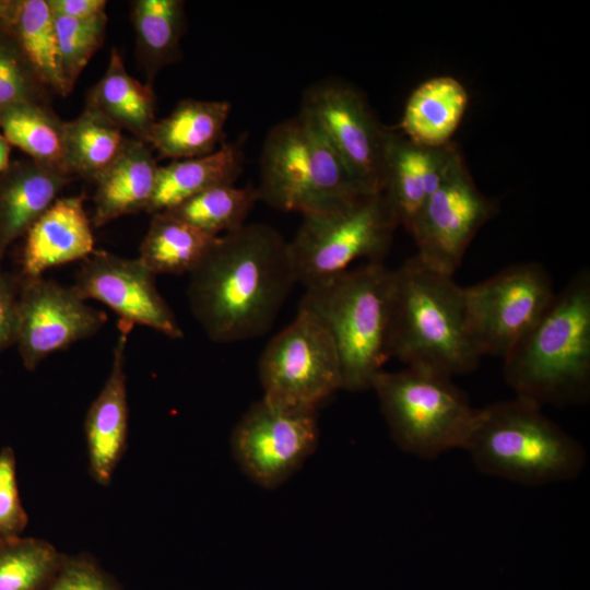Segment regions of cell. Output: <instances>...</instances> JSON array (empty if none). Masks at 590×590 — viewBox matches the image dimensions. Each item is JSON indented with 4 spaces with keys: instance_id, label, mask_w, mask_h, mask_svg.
<instances>
[{
    "instance_id": "cell-1",
    "label": "cell",
    "mask_w": 590,
    "mask_h": 590,
    "mask_svg": "<svg viewBox=\"0 0 590 590\" xmlns=\"http://www.w3.org/2000/svg\"><path fill=\"white\" fill-rule=\"evenodd\" d=\"M189 275L191 312L217 343L264 334L297 283L287 241L261 223L217 236Z\"/></svg>"
},
{
    "instance_id": "cell-2",
    "label": "cell",
    "mask_w": 590,
    "mask_h": 590,
    "mask_svg": "<svg viewBox=\"0 0 590 590\" xmlns=\"http://www.w3.org/2000/svg\"><path fill=\"white\" fill-rule=\"evenodd\" d=\"M517 398L540 408L585 402L590 390V272L580 270L504 357Z\"/></svg>"
},
{
    "instance_id": "cell-3",
    "label": "cell",
    "mask_w": 590,
    "mask_h": 590,
    "mask_svg": "<svg viewBox=\"0 0 590 590\" xmlns=\"http://www.w3.org/2000/svg\"><path fill=\"white\" fill-rule=\"evenodd\" d=\"M389 353L406 367L449 378L474 370L481 359L467 324L463 286L416 256L394 269Z\"/></svg>"
},
{
    "instance_id": "cell-4",
    "label": "cell",
    "mask_w": 590,
    "mask_h": 590,
    "mask_svg": "<svg viewBox=\"0 0 590 590\" xmlns=\"http://www.w3.org/2000/svg\"><path fill=\"white\" fill-rule=\"evenodd\" d=\"M299 303L326 328L337 347L343 389H370L390 358L394 269L368 261L305 287Z\"/></svg>"
},
{
    "instance_id": "cell-5",
    "label": "cell",
    "mask_w": 590,
    "mask_h": 590,
    "mask_svg": "<svg viewBox=\"0 0 590 590\" xmlns=\"http://www.w3.org/2000/svg\"><path fill=\"white\" fill-rule=\"evenodd\" d=\"M463 448L482 472L530 486L574 479L586 461L542 408L518 398L477 410Z\"/></svg>"
},
{
    "instance_id": "cell-6",
    "label": "cell",
    "mask_w": 590,
    "mask_h": 590,
    "mask_svg": "<svg viewBox=\"0 0 590 590\" xmlns=\"http://www.w3.org/2000/svg\"><path fill=\"white\" fill-rule=\"evenodd\" d=\"M257 190L259 200L269 205L303 215L329 211L371 193L302 111L267 134Z\"/></svg>"
},
{
    "instance_id": "cell-7",
    "label": "cell",
    "mask_w": 590,
    "mask_h": 590,
    "mask_svg": "<svg viewBox=\"0 0 590 590\" xmlns=\"http://www.w3.org/2000/svg\"><path fill=\"white\" fill-rule=\"evenodd\" d=\"M374 389L397 445L422 458L463 448L476 409L451 378L420 368L379 371Z\"/></svg>"
},
{
    "instance_id": "cell-8",
    "label": "cell",
    "mask_w": 590,
    "mask_h": 590,
    "mask_svg": "<svg viewBox=\"0 0 590 590\" xmlns=\"http://www.w3.org/2000/svg\"><path fill=\"white\" fill-rule=\"evenodd\" d=\"M398 226L382 193L304 214L294 238L287 241L296 281L306 287L347 270L357 259L381 261Z\"/></svg>"
},
{
    "instance_id": "cell-9",
    "label": "cell",
    "mask_w": 590,
    "mask_h": 590,
    "mask_svg": "<svg viewBox=\"0 0 590 590\" xmlns=\"http://www.w3.org/2000/svg\"><path fill=\"white\" fill-rule=\"evenodd\" d=\"M263 399L295 410L316 412L343 389L334 342L315 316L304 309L274 335L259 359Z\"/></svg>"
},
{
    "instance_id": "cell-10",
    "label": "cell",
    "mask_w": 590,
    "mask_h": 590,
    "mask_svg": "<svg viewBox=\"0 0 590 590\" xmlns=\"http://www.w3.org/2000/svg\"><path fill=\"white\" fill-rule=\"evenodd\" d=\"M555 293L536 262L510 266L463 287L467 324L481 357H505L542 316Z\"/></svg>"
},
{
    "instance_id": "cell-11",
    "label": "cell",
    "mask_w": 590,
    "mask_h": 590,
    "mask_svg": "<svg viewBox=\"0 0 590 590\" xmlns=\"http://www.w3.org/2000/svg\"><path fill=\"white\" fill-rule=\"evenodd\" d=\"M497 212L475 186L461 152L428 197L408 232L424 264L453 276L479 229Z\"/></svg>"
},
{
    "instance_id": "cell-12",
    "label": "cell",
    "mask_w": 590,
    "mask_h": 590,
    "mask_svg": "<svg viewBox=\"0 0 590 590\" xmlns=\"http://www.w3.org/2000/svg\"><path fill=\"white\" fill-rule=\"evenodd\" d=\"M318 435L316 412L285 408L261 398L236 424L232 449L251 481L274 488L315 451Z\"/></svg>"
},
{
    "instance_id": "cell-13",
    "label": "cell",
    "mask_w": 590,
    "mask_h": 590,
    "mask_svg": "<svg viewBox=\"0 0 590 590\" xmlns=\"http://www.w3.org/2000/svg\"><path fill=\"white\" fill-rule=\"evenodd\" d=\"M300 111L323 133L344 163L373 193H381L384 139L364 96L347 83L328 80L309 86Z\"/></svg>"
},
{
    "instance_id": "cell-14",
    "label": "cell",
    "mask_w": 590,
    "mask_h": 590,
    "mask_svg": "<svg viewBox=\"0 0 590 590\" xmlns=\"http://www.w3.org/2000/svg\"><path fill=\"white\" fill-rule=\"evenodd\" d=\"M106 321V314L87 305L73 287L23 278L15 342L23 366L35 370L50 354L90 338Z\"/></svg>"
},
{
    "instance_id": "cell-15",
    "label": "cell",
    "mask_w": 590,
    "mask_h": 590,
    "mask_svg": "<svg viewBox=\"0 0 590 590\" xmlns=\"http://www.w3.org/2000/svg\"><path fill=\"white\" fill-rule=\"evenodd\" d=\"M72 287L84 300L96 299L108 306L120 322L145 326L170 339L184 335L156 287L155 274L139 258L94 250L83 259Z\"/></svg>"
},
{
    "instance_id": "cell-16",
    "label": "cell",
    "mask_w": 590,
    "mask_h": 590,
    "mask_svg": "<svg viewBox=\"0 0 590 590\" xmlns=\"http://www.w3.org/2000/svg\"><path fill=\"white\" fill-rule=\"evenodd\" d=\"M459 153L451 142L440 148H427L386 128L381 193L399 225L409 229Z\"/></svg>"
},
{
    "instance_id": "cell-17",
    "label": "cell",
    "mask_w": 590,
    "mask_h": 590,
    "mask_svg": "<svg viewBox=\"0 0 590 590\" xmlns=\"http://www.w3.org/2000/svg\"><path fill=\"white\" fill-rule=\"evenodd\" d=\"M118 328L119 337L114 347L109 375L91 403L84 421L88 471L92 479L102 486L111 483L128 440L125 363L128 337L133 327L119 321Z\"/></svg>"
},
{
    "instance_id": "cell-18",
    "label": "cell",
    "mask_w": 590,
    "mask_h": 590,
    "mask_svg": "<svg viewBox=\"0 0 590 590\" xmlns=\"http://www.w3.org/2000/svg\"><path fill=\"white\" fill-rule=\"evenodd\" d=\"M83 196L60 198L26 233L22 257L24 279L39 278L54 267L85 259L94 236Z\"/></svg>"
},
{
    "instance_id": "cell-19",
    "label": "cell",
    "mask_w": 590,
    "mask_h": 590,
    "mask_svg": "<svg viewBox=\"0 0 590 590\" xmlns=\"http://www.w3.org/2000/svg\"><path fill=\"white\" fill-rule=\"evenodd\" d=\"M71 177L33 160L14 162L0 175V259L55 203Z\"/></svg>"
},
{
    "instance_id": "cell-20",
    "label": "cell",
    "mask_w": 590,
    "mask_h": 590,
    "mask_svg": "<svg viewBox=\"0 0 590 590\" xmlns=\"http://www.w3.org/2000/svg\"><path fill=\"white\" fill-rule=\"evenodd\" d=\"M158 167L146 143L127 139L118 157L95 180L93 225L101 227L122 215L146 211Z\"/></svg>"
},
{
    "instance_id": "cell-21",
    "label": "cell",
    "mask_w": 590,
    "mask_h": 590,
    "mask_svg": "<svg viewBox=\"0 0 590 590\" xmlns=\"http://www.w3.org/2000/svg\"><path fill=\"white\" fill-rule=\"evenodd\" d=\"M229 111L226 101L182 99L167 117L155 121L146 144L173 161L211 154L223 144Z\"/></svg>"
},
{
    "instance_id": "cell-22",
    "label": "cell",
    "mask_w": 590,
    "mask_h": 590,
    "mask_svg": "<svg viewBox=\"0 0 590 590\" xmlns=\"http://www.w3.org/2000/svg\"><path fill=\"white\" fill-rule=\"evenodd\" d=\"M468 103V92L457 79L448 75L428 79L408 98L401 133L418 145L445 146L457 131Z\"/></svg>"
},
{
    "instance_id": "cell-23",
    "label": "cell",
    "mask_w": 590,
    "mask_h": 590,
    "mask_svg": "<svg viewBox=\"0 0 590 590\" xmlns=\"http://www.w3.org/2000/svg\"><path fill=\"white\" fill-rule=\"evenodd\" d=\"M241 148V142L223 143L211 154L160 166L146 212H165L210 188L234 185L243 170Z\"/></svg>"
},
{
    "instance_id": "cell-24",
    "label": "cell",
    "mask_w": 590,
    "mask_h": 590,
    "mask_svg": "<svg viewBox=\"0 0 590 590\" xmlns=\"http://www.w3.org/2000/svg\"><path fill=\"white\" fill-rule=\"evenodd\" d=\"M85 106L144 143L156 121V97L151 83L143 84L128 73L116 47L110 51L104 75L88 91Z\"/></svg>"
},
{
    "instance_id": "cell-25",
    "label": "cell",
    "mask_w": 590,
    "mask_h": 590,
    "mask_svg": "<svg viewBox=\"0 0 590 590\" xmlns=\"http://www.w3.org/2000/svg\"><path fill=\"white\" fill-rule=\"evenodd\" d=\"M137 57L149 81L181 58L180 40L186 28L181 0H137L132 3Z\"/></svg>"
},
{
    "instance_id": "cell-26",
    "label": "cell",
    "mask_w": 590,
    "mask_h": 590,
    "mask_svg": "<svg viewBox=\"0 0 590 590\" xmlns=\"http://www.w3.org/2000/svg\"><path fill=\"white\" fill-rule=\"evenodd\" d=\"M140 261L155 275L190 273L216 239L166 213L152 214Z\"/></svg>"
},
{
    "instance_id": "cell-27",
    "label": "cell",
    "mask_w": 590,
    "mask_h": 590,
    "mask_svg": "<svg viewBox=\"0 0 590 590\" xmlns=\"http://www.w3.org/2000/svg\"><path fill=\"white\" fill-rule=\"evenodd\" d=\"M126 140L120 128L85 106L75 119L64 122L68 174L95 182L118 157Z\"/></svg>"
},
{
    "instance_id": "cell-28",
    "label": "cell",
    "mask_w": 590,
    "mask_h": 590,
    "mask_svg": "<svg viewBox=\"0 0 590 590\" xmlns=\"http://www.w3.org/2000/svg\"><path fill=\"white\" fill-rule=\"evenodd\" d=\"M64 122L43 103H21L0 110V128L9 144L31 160L68 174Z\"/></svg>"
},
{
    "instance_id": "cell-29",
    "label": "cell",
    "mask_w": 590,
    "mask_h": 590,
    "mask_svg": "<svg viewBox=\"0 0 590 590\" xmlns=\"http://www.w3.org/2000/svg\"><path fill=\"white\" fill-rule=\"evenodd\" d=\"M5 25L45 87L63 96L54 15L47 0L15 1Z\"/></svg>"
},
{
    "instance_id": "cell-30",
    "label": "cell",
    "mask_w": 590,
    "mask_h": 590,
    "mask_svg": "<svg viewBox=\"0 0 590 590\" xmlns=\"http://www.w3.org/2000/svg\"><path fill=\"white\" fill-rule=\"evenodd\" d=\"M259 200L257 188L222 185L186 200L166 213L211 236H220L245 224Z\"/></svg>"
},
{
    "instance_id": "cell-31",
    "label": "cell",
    "mask_w": 590,
    "mask_h": 590,
    "mask_svg": "<svg viewBox=\"0 0 590 590\" xmlns=\"http://www.w3.org/2000/svg\"><path fill=\"white\" fill-rule=\"evenodd\" d=\"M64 554L37 538L0 541V590H45Z\"/></svg>"
},
{
    "instance_id": "cell-32",
    "label": "cell",
    "mask_w": 590,
    "mask_h": 590,
    "mask_svg": "<svg viewBox=\"0 0 590 590\" xmlns=\"http://www.w3.org/2000/svg\"><path fill=\"white\" fill-rule=\"evenodd\" d=\"M107 21L105 12L85 19L54 15L63 96L71 93L81 72L103 45Z\"/></svg>"
},
{
    "instance_id": "cell-33",
    "label": "cell",
    "mask_w": 590,
    "mask_h": 590,
    "mask_svg": "<svg viewBox=\"0 0 590 590\" xmlns=\"http://www.w3.org/2000/svg\"><path fill=\"white\" fill-rule=\"evenodd\" d=\"M40 82L5 23L0 25V110L21 103H43Z\"/></svg>"
},
{
    "instance_id": "cell-34",
    "label": "cell",
    "mask_w": 590,
    "mask_h": 590,
    "mask_svg": "<svg viewBox=\"0 0 590 590\" xmlns=\"http://www.w3.org/2000/svg\"><path fill=\"white\" fill-rule=\"evenodd\" d=\"M28 524V516L21 502L14 450L0 449V541L22 536Z\"/></svg>"
},
{
    "instance_id": "cell-35",
    "label": "cell",
    "mask_w": 590,
    "mask_h": 590,
    "mask_svg": "<svg viewBox=\"0 0 590 590\" xmlns=\"http://www.w3.org/2000/svg\"><path fill=\"white\" fill-rule=\"evenodd\" d=\"M45 590H125L88 553L64 554L55 578Z\"/></svg>"
},
{
    "instance_id": "cell-36",
    "label": "cell",
    "mask_w": 590,
    "mask_h": 590,
    "mask_svg": "<svg viewBox=\"0 0 590 590\" xmlns=\"http://www.w3.org/2000/svg\"><path fill=\"white\" fill-rule=\"evenodd\" d=\"M21 281L0 269V350L16 342Z\"/></svg>"
},
{
    "instance_id": "cell-37",
    "label": "cell",
    "mask_w": 590,
    "mask_h": 590,
    "mask_svg": "<svg viewBox=\"0 0 590 590\" xmlns=\"http://www.w3.org/2000/svg\"><path fill=\"white\" fill-rule=\"evenodd\" d=\"M56 16L85 19L105 12V0H47Z\"/></svg>"
},
{
    "instance_id": "cell-38",
    "label": "cell",
    "mask_w": 590,
    "mask_h": 590,
    "mask_svg": "<svg viewBox=\"0 0 590 590\" xmlns=\"http://www.w3.org/2000/svg\"><path fill=\"white\" fill-rule=\"evenodd\" d=\"M10 144L5 138L0 134V175L9 167Z\"/></svg>"
},
{
    "instance_id": "cell-39",
    "label": "cell",
    "mask_w": 590,
    "mask_h": 590,
    "mask_svg": "<svg viewBox=\"0 0 590 590\" xmlns=\"http://www.w3.org/2000/svg\"><path fill=\"white\" fill-rule=\"evenodd\" d=\"M15 1L0 0V25L8 22L10 19Z\"/></svg>"
}]
</instances>
